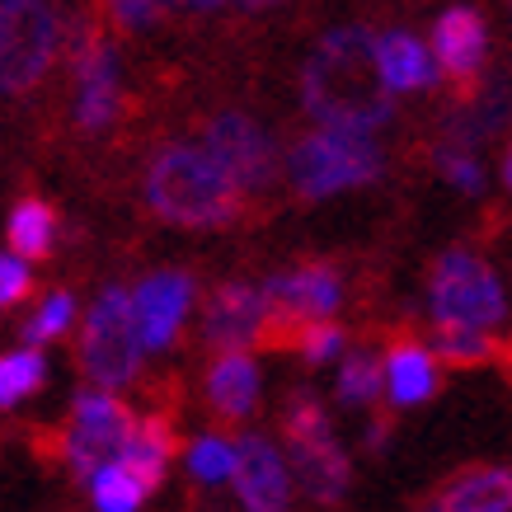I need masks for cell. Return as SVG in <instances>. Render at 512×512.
<instances>
[{
    "mask_svg": "<svg viewBox=\"0 0 512 512\" xmlns=\"http://www.w3.org/2000/svg\"><path fill=\"white\" fill-rule=\"evenodd\" d=\"M301 104L315 123L376 132L390 118V90L376 71V38L367 29H339L301 66Z\"/></svg>",
    "mask_w": 512,
    "mask_h": 512,
    "instance_id": "cell-1",
    "label": "cell"
},
{
    "mask_svg": "<svg viewBox=\"0 0 512 512\" xmlns=\"http://www.w3.org/2000/svg\"><path fill=\"white\" fill-rule=\"evenodd\" d=\"M146 202L170 226H231L245 193L202 146H165L146 170Z\"/></svg>",
    "mask_w": 512,
    "mask_h": 512,
    "instance_id": "cell-2",
    "label": "cell"
},
{
    "mask_svg": "<svg viewBox=\"0 0 512 512\" xmlns=\"http://www.w3.org/2000/svg\"><path fill=\"white\" fill-rule=\"evenodd\" d=\"M292 184L306 202H320L339 188L372 184L381 174V151H376L372 132H357V127H320L301 141L287 160Z\"/></svg>",
    "mask_w": 512,
    "mask_h": 512,
    "instance_id": "cell-3",
    "label": "cell"
},
{
    "mask_svg": "<svg viewBox=\"0 0 512 512\" xmlns=\"http://www.w3.org/2000/svg\"><path fill=\"white\" fill-rule=\"evenodd\" d=\"M80 367L99 390H118L127 381H137L141 372V334L137 315H132V296L123 287L94 301V311L85 315V334H80Z\"/></svg>",
    "mask_w": 512,
    "mask_h": 512,
    "instance_id": "cell-4",
    "label": "cell"
},
{
    "mask_svg": "<svg viewBox=\"0 0 512 512\" xmlns=\"http://www.w3.org/2000/svg\"><path fill=\"white\" fill-rule=\"evenodd\" d=\"M62 24L47 0H0V94H29L57 57Z\"/></svg>",
    "mask_w": 512,
    "mask_h": 512,
    "instance_id": "cell-5",
    "label": "cell"
},
{
    "mask_svg": "<svg viewBox=\"0 0 512 512\" xmlns=\"http://www.w3.org/2000/svg\"><path fill=\"white\" fill-rule=\"evenodd\" d=\"M282 433H287V447H292V466L301 489L315 503H339L348 494V456H343V447L329 433L320 400L292 395L287 414H282Z\"/></svg>",
    "mask_w": 512,
    "mask_h": 512,
    "instance_id": "cell-6",
    "label": "cell"
},
{
    "mask_svg": "<svg viewBox=\"0 0 512 512\" xmlns=\"http://www.w3.org/2000/svg\"><path fill=\"white\" fill-rule=\"evenodd\" d=\"M137 414L127 409L113 390H85L76 404H71V423L57 437V456H62L76 480H90L99 466L118 461L127 433H132Z\"/></svg>",
    "mask_w": 512,
    "mask_h": 512,
    "instance_id": "cell-7",
    "label": "cell"
},
{
    "mask_svg": "<svg viewBox=\"0 0 512 512\" xmlns=\"http://www.w3.org/2000/svg\"><path fill=\"white\" fill-rule=\"evenodd\" d=\"M428 301H433L437 320H456V325H498L508 315V301H503V287L489 268L466 254V249H451L433 264V278H428Z\"/></svg>",
    "mask_w": 512,
    "mask_h": 512,
    "instance_id": "cell-8",
    "label": "cell"
},
{
    "mask_svg": "<svg viewBox=\"0 0 512 512\" xmlns=\"http://www.w3.org/2000/svg\"><path fill=\"white\" fill-rule=\"evenodd\" d=\"M71 66H76V123L85 132H104L123 109V90H118V52L109 38L94 33L90 19L71 24Z\"/></svg>",
    "mask_w": 512,
    "mask_h": 512,
    "instance_id": "cell-9",
    "label": "cell"
},
{
    "mask_svg": "<svg viewBox=\"0 0 512 512\" xmlns=\"http://www.w3.org/2000/svg\"><path fill=\"white\" fill-rule=\"evenodd\" d=\"M202 151L231 174L240 193H259V188H268L273 174H278L273 137H268L254 118H245V113H221V118H212L207 132H202Z\"/></svg>",
    "mask_w": 512,
    "mask_h": 512,
    "instance_id": "cell-10",
    "label": "cell"
},
{
    "mask_svg": "<svg viewBox=\"0 0 512 512\" xmlns=\"http://www.w3.org/2000/svg\"><path fill=\"white\" fill-rule=\"evenodd\" d=\"M188 306H193V278L188 273H156L146 278L132 296V315H137V334H141V348H170L179 325H184Z\"/></svg>",
    "mask_w": 512,
    "mask_h": 512,
    "instance_id": "cell-11",
    "label": "cell"
},
{
    "mask_svg": "<svg viewBox=\"0 0 512 512\" xmlns=\"http://www.w3.org/2000/svg\"><path fill=\"white\" fill-rule=\"evenodd\" d=\"M484 47H489V29H484V15L470 10V5H451L447 15L437 19L433 29V57L437 66L447 71L461 90H475L484 71Z\"/></svg>",
    "mask_w": 512,
    "mask_h": 512,
    "instance_id": "cell-12",
    "label": "cell"
},
{
    "mask_svg": "<svg viewBox=\"0 0 512 512\" xmlns=\"http://www.w3.org/2000/svg\"><path fill=\"white\" fill-rule=\"evenodd\" d=\"M231 484L249 512H278V508H287V498H292L287 466H282V456L268 447L264 437H240V442H235Z\"/></svg>",
    "mask_w": 512,
    "mask_h": 512,
    "instance_id": "cell-13",
    "label": "cell"
},
{
    "mask_svg": "<svg viewBox=\"0 0 512 512\" xmlns=\"http://www.w3.org/2000/svg\"><path fill=\"white\" fill-rule=\"evenodd\" d=\"M259 325H264V292L245 282H226L212 292L207 315H202V339L217 353L226 348H259Z\"/></svg>",
    "mask_w": 512,
    "mask_h": 512,
    "instance_id": "cell-14",
    "label": "cell"
},
{
    "mask_svg": "<svg viewBox=\"0 0 512 512\" xmlns=\"http://www.w3.org/2000/svg\"><path fill=\"white\" fill-rule=\"evenodd\" d=\"M259 400V367L245 348H226L217 353L212 372H207V404L221 423H240Z\"/></svg>",
    "mask_w": 512,
    "mask_h": 512,
    "instance_id": "cell-15",
    "label": "cell"
},
{
    "mask_svg": "<svg viewBox=\"0 0 512 512\" xmlns=\"http://www.w3.org/2000/svg\"><path fill=\"white\" fill-rule=\"evenodd\" d=\"M447 512H508L512 508V470L508 466H475L451 475L433 498Z\"/></svg>",
    "mask_w": 512,
    "mask_h": 512,
    "instance_id": "cell-16",
    "label": "cell"
},
{
    "mask_svg": "<svg viewBox=\"0 0 512 512\" xmlns=\"http://www.w3.org/2000/svg\"><path fill=\"white\" fill-rule=\"evenodd\" d=\"M118 461L137 475L146 494L160 489V484H165V470H170V461H174V428H170V419H137L132 423V433H127Z\"/></svg>",
    "mask_w": 512,
    "mask_h": 512,
    "instance_id": "cell-17",
    "label": "cell"
},
{
    "mask_svg": "<svg viewBox=\"0 0 512 512\" xmlns=\"http://www.w3.org/2000/svg\"><path fill=\"white\" fill-rule=\"evenodd\" d=\"M381 381H386L390 400L400 404V409H414V404H423L437 390L433 353L419 348V343L400 339L395 348H390V362H386V376H381Z\"/></svg>",
    "mask_w": 512,
    "mask_h": 512,
    "instance_id": "cell-18",
    "label": "cell"
},
{
    "mask_svg": "<svg viewBox=\"0 0 512 512\" xmlns=\"http://www.w3.org/2000/svg\"><path fill=\"white\" fill-rule=\"evenodd\" d=\"M376 71H381V80H386L390 94L433 85L428 47H423L419 38H409V33H386V38H376Z\"/></svg>",
    "mask_w": 512,
    "mask_h": 512,
    "instance_id": "cell-19",
    "label": "cell"
},
{
    "mask_svg": "<svg viewBox=\"0 0 512 512\" xmlns=\"http://www.w3.org/2000/svg\"><path fill=\"white\" fill-rule=\"evenodd\" d=\"M433 348L447 367H489L503 357L508 343L489 339V329L480 325H456V320H437V334H433Z\"/></svg>",
    "mask_w": 512,
    "mask_h": 512,
    "instance_id": "cell-20",
    "label": "cell"
},
{
    "mask_svg": "<svg viewBox=\"0 0 512 512\" xmlns=\"http://www.w3.org/2000/svg\"><path fill=\"white\" fill-rule=\"evenodd\" d=\"M10 249H15L19 259H47L52 254V240H57V212L47 207L43 198H24L10 212Z\"/></svg>",
    "mask_w": 512,
    "mask_h": 512,
    "instance_id": "cell-21",
    "label": "cell"
},
{
    "mask_svg": "<svg viewBox=\"0 0 512 512\" xmlns=\"http://www.w3.org/2000/svg\"><path fill=\"white\" fill-rule=\"evenodd\" d=\"M466 99H470L466 109L451 113L447 132H451V141L475 146V141H484L498 123H503V113H508V90H503V85H489V90H470Z\"/></svg>",
    "mask_w": 512,
    "mask_h": 512,
    "instance_id": "cell-22",
    "label": "cell"
},
{
    "mask_svg": "<svg viewBox=\"0 0 512 512\" xmlns=\"http://www.w3.org/2000/svg\"><path fill=\"white\" fill-rule=\"evenodd\" d=\"M43 381H47V362L33 343L29 348H19V353H10V357H0V409L29 400Z\"/></svg>",
    "mask_w": 512,
    "mask_h": 512,
    "instance_id": "cell-23",
    "label": "cell"
},
{
    "mask_svg": "<svg viewBox=\"0 0 512 512\" xmlns=\"http://www.w3.org/2000/svg\"><path fill=\"white\" fill-rule=\"evenodd\" d=\"M85 484H90V494H94V508H104V512H132V508H141V498H146L141 480L123 466V461L99 466Z\"/></svg>",
    "mask_w": 512,
    "mask_h": 512,
    "instance_id": "cell-24",
    "label": "cell"
},
{
    "mask_svg": "<svg viewBox=\"0 0 512 512\" xmlns=\"http://www.w3.org/2000/svg\"><path fill=\"white\" fill-rule=\"evenodd\" d=\"M376 395H381V362L372 353H348L339 367V400L372 404Z\"/></svg>",
    "mask_w": 512,
    "mask_h": 512,
    "instance_id": "cell-25",
    "label": "cell"
},
{
    "mask_svg": "<svg viewBox=\"0 0 512 512\" xmlns=\"http://www.w3.org/2000/svg\"><path fill=\"white\" fill-rule=\"evenodd\" d=\"M231 456H235V447L226 437H198L188 447V475L198 484H226L231 480Z\"/></svg>",
    "mask_w": 512,
    "mask_h": 512,
    "instance_id": "cell-26",
    "label": "cell"
},
{
    "mask_svg": "<svg viewBox=\"0 0 512 512\" xmlns=\"http://www.w3.org/2000/svg\"><path fill=\"white\" fill-rule=\"evenodd\" d=\"M343 348V329L329 320V315H311V320H301V329H296V343L292 353H301L306 362H329V357H339Z\"/></svg>",
    "mask_w": 512,
    "mask_h": 512,
    "instance_id": "cell-27",
    "label": "cell"
},
{
    "mask_svg": "<svg viewBox=\"0 0 512 512\" xmlns=\"http://www.w3.org/2000/svg\"><path fill=\"white\" fill-rule=\"evenodd\" d=\"M71 320H76V301H71L66 292H52L43 306H38V315L24 325V343H33V348H38V343L62 339L66 329H71Z\"/></svg>",
    "mask_w": 512,
    "mask_h": 512,
    "instance_id": "cell-28",
    "label": "cell"
},
{
    "mask_svg": "<svg viewBox=\"0 0 512 512\" xmlns=\"http://www.w3.org/2000/svg\"><path fill=\"white\" fill-rule=\"evenodd\" d=\"M165 10H170V0H109L113 24H118V29H127V33L151 29Z\"/></svg>",
    "mask_w": 512,
    "mask_h": 512,
    "instance_id": "cell-29",
    "label": "cell"
},
{
    "mask_svg": "<svg viewBox=\"0 0 512 512\" xmlns=\"http://www.w3.org/2000/svg\"><path fill=\"white\" fill-rule=\"evenodd\" d=\"M437 170L447 174L451 184H461L466 193H480L484 188V174H480V165L470 160L466 146H447V151H437Z\"/></svg>",
    "mask_w": 512,
    "mask_h": 512,
    "instance_id": "cell-30",
    "label": "cell"
},
{
    "mask_svg": "<svg viewBox=\"0 0 512 512\" xmlns=\"http://www.w3.org/2000/svg\"><path fill=\"white\" fill-rule=\"evenodd\" d=\"M33 292V278H29V264L19 254H0V311L15 306L24 296Z\"/></svg>",
    "mask_w": 512,
    "mask_h": 512,
    "instance_id": "cell-31",
    "label": "cell"
},
{
    "mask_svg": "<svg viewBox=\"0 0 512 512\" xmlns=\"http://www.w3.org/2000/svg\"><path fill=\"white\" fill-rule=\"evenodd\" d=\"M390 423H395V419H390V414H386V409H381V414H376V423H372V428H367V447H386V437H390Z\"/></svg>",
    "mask_w": 512,
    "mask_h": 512,
    "instance_id": "cell-32",
    "label": "cell"
},
{
    "mask_svg": "<svg viewBox=\"0 0 512 512\" xmlns=\"http://www.w3.org/2000/svg\"><path fill=\"white\" fill-rule=\"evenodd\" d=\"M179 5H188V10H217V5H226V0H179Z\"/></svg>",
    "mask_w": 512,
    "mask_h": 512,
    "instance_id": "cell-33",
    "label": "cell"
},
{
    "mask_svg": "<svg viewBox=\"0 0 512 512\" xmlns=\"http://www.w3.org/2000/svg\"><path fill=\"white\" fill-rule=\"evenodd\" d=\"M249 10H268V5H278V0H245Z\"/></svg>",
    "mask_w": 512,
    "mask_h": 512,
    "instance_id": "cell-34",
    "label": "cell"
},
{
    "mask_svg": "<svg viewBox=\"0 0 512 512\" xmlns=\"http://www.w3.org/2000/svg\"><path fill=\"white\" fill-rule=\"evenodd\" d=\"M508 184H512V151H508Z\"/></svg>",
    "mask_w": 512,
    "mask_h": 512,
    "instance_id": "cell-35",
    "label": "cell"
}]
</instances>
